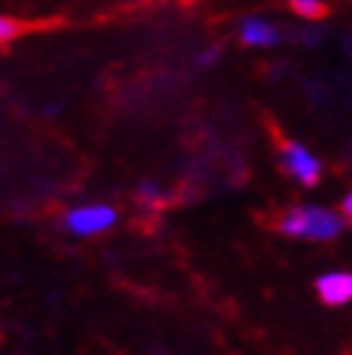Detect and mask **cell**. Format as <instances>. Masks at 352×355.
I'll return each instance as SVG.
<instances>
[{"mask_svg": "<svg viewBox=\"0 0 352 355\" xmlns=\"http://www.w3.org/2000/svg\"><path fill=\"white\" fill-rule=\"evenodd\" d=\"M344 220L324 208H292L283 211L277 220V232L289 237H309V240H332L341 234Z\"/></svg>", "mask_w": 352, "mask_h": 355, "instance_id": "obj_1", "label": "cell"}, {"mask_svg": "<svg viewBox=\"0 0 352 355\" xmlns=\"http://www.w3.org/2000/svg\"><path fill=\"white\" fill-rule=\"evenodd\" d=\"M118 223V211L107 202H84L64 211L61 225L73 237H96L104 234Z\"/></svg>", "mask_w": 352, "mask_h": 355, "instance_id": "obj_2", "label": "cell"}, {"mask_svg": "<svg viewBox=\"0 0 352 355\" xmlns=\"http://www.w3.org/2000/svg\"><path fill=\"white\" fill-rule=\"evenodd\" d=\"M277 150H280V159H283V171L289 176H294L297 182L303 185H315L321 180V162L315 159L306 148H301L297 141L292 139H280L277 141Z\"/></svg>", "mask_w": 352, "mask_h": 355, "instance_id": "obj_3", "label": "cell"}, {"mask_svg": "<svg viewBox=\"0 0 352 355\" xmlns=\"http://www.w3.org/2000/svg\"><path fill=\"white\" fill-rule=\"evenodd\" d=\"M318 295L324 304L341 306L346 300H352V275L349 272H332L318 280Z\"/></svg>", "mask_w": 352, "mask_h": 355, "instance_id": "obj_4", "label": "cell"}, {"mask_svg": "<svg viewBox=\"0 0 352 355\" xmlns=\"http://www.w3.org/2000/svg\"><path fill=\"white\" fill-rule=\"evenodd\" d=\"M277 38H280L277 29L272 24H266V21H245L243 24V44H252V46L263 44V46H269Z\"/></svg>", "mask_w": 352, "mask_h": 355, "instance_id": "obj_5", "label": "cell"}, {"mask_svg": "<svg viewBox=\"0 0 352 355\" xmlns=\"http://www.w3.org/2000/svg\"><path fill=\"white\" fill-rule=\"evenodd\" d=\"M286 3L292 6V12H297L301 17H309V21H321L329 12L324 0H286Z\"/></svg>", "mask_w": 352, "mask_h": 355, "instance_id": "obj_6", "label": "cell"}, {"mask_svg": "<svg viewBox=\"0 0 352 355\" xmlns=\"http://www.w3.org/2000/svg\"><path fill=\"white\" fill-rule=\"evenodd\" d=\"M21 32H24V24L17 21V17H12V15H3V12H0V49L9 46L12 41L21 38Z\"/></svg>", "mask_w": 352, "mask_h": 355, "instance_id": "obj_7", "label": "cell"}, {"mask_svg": "<svg viewBox=\"0 0 352 355\" xmlns=\"http://www.w3.org/2000/svg\"><path fill=\"white\" fill-rule=\"evenodd\" d=\"M139 202H142V205H150V208L162 205V191L156 188V185H142V188H139Z\"/></svg>", "mask_w": 352, "mask_h": 355, "instance_id": "obj_8", "label": "cell"}, {"mask_svg": "<svg viewBox=\"0 0 352 355\" xmlns=\"http://www.w3.org/2000/svg\"><path fill=\"white\" fill-rule=\"evenodd\" d=\"M217 58V49H211V52H205V55H200V64H211Z\"/></svg>", "mask_w": 352, "mask_h": 355, "instance_id": "obj_9", "label": "cell"}, {"mask_svg": "<svg viewBox=\"0 0 352 355\" xmlns=\"http://www.w3.org/2000/svg\"><path fill=\"white\" fill-rule=\"evenodd\" d=\"M344 214H346V217L352 220V193H349V197L344 200Z\"/></svg>", "mask_w": 352, "mask_h": 355, "instance_id": "obj_10", "label": "cell"}]
</instances>
